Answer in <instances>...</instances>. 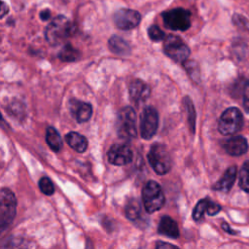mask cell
I'll list each match as a JSON object with an SVG mask.
<instances>
[{
  "mask_svg": "<svg viewBox=\"0 0 249 249\" xmlns=\"http://www.w3.org/2000/svg\"><path fill=\"white\" fill-rule=\"evenodd\" d=\"M243 93V107L247 113H249V82L244 85L242 89Z\"/></svg>",
  "mask_w": 249,
  "mask_h": 249,
  "instance_id": "83f0119b",
  "label": "cell"
},
{
  "mask_svg": "<svg viewBox=\"0 0 249 249\" xmlns=\"http://www.w3.org/2000/svg\"><path fill=\"white\" fill-rule=\"evenodd\" d=\"M80 56H81L80 52L69 44L63 46V48L58 53L59 59L62 61H66V62L76 61L77 59L80 58Z\"/></svg>",
  "mask_w": 249,
  "mask_h": 249,
  "instance_id": "7402d4cb",
  "label": "cell"
},
{
  "mask_svg": "<svg viewBox=\"0 0 249 249\" xmlns=\"http://www.w3.org/2000/svg\"><path fill=\"white\" fill-rule=\"evenodd\" d=\"M159 115L153 107L144 109L140 117V134L144 139H151L157 132Z\"/></svg>",
  "mask_w": 249,
  "mask_h": 249,
  "instance_id": "9c48e42d",
  "label": "cell"
},
{
  "mask_svg": "<svg viewBox=\"0 0 249 249\" xmlns=\"http://www.w3.org/2000/svg\"><path fill=\"white\" fill-rule=\"evenodd\" d=\"M220 210H221V206L218 203L210 201L209 207H208V210H207V214L210 215V216H213V215H216L217 213H219Z\"/></svg>",
  "mask_w": 249,
  "mask_h": 249,
  "instance_id": "f1b7e54d",
  "label": "cell"
},
{
  "mask_svg": "<svg viewBox=\"0 0 249 249\" xmlns=\"http://www.w3.org/2000/svg\"><path fill=\"white\" fill-rule=\"evenodd\" d=\"M129 96L135 104L145 102L150 96L149 86L141 80H134L129 85Z\"/></svg>",
  "mask_w": 249,
  "mask_h": 249,
  "instance_id": "4fadbf2b",
  "label": "cell"
},
{
  "mask_svg": "<svg viewBox=\"0 0 249 249\" xmlns=\"http://www.w3.org/2000/svg\"><path fill=\"white\" fill-rule=\"evenodd\" d=\"M16 213L17 199L14 193L7 188H2L0 191V227L2 231L12 224Z\"/></svg>",
  "mask_w": 249,
  "mask_h": 249,
  "instance_id": "5b68a950",
  "label": "cell"
},
{
  "mask_svg": "<svg viewBox=\"0 0 249 249\" xmlns=\"http://www.w3.org/2000/svg\"><path fill=\"white\" fill-rule=\"evenodd\" d=\"M124 213H125V216L131 221H136L140 219L142 211H141V205L139 201L135 198L130 199L124 207Z\"/></svg>",
  "mask_w": 249,
  "mask_h": 249,
  "instance_id": "44dd1931",
  "label": "cell"
},
{
  "mask_svg": "<svg viewBox=\"0 0 249 249\" xmlns=\"http://www.w3.org/2000/svg\"><path fill=\"white\" fill-rule=\"evenodd\" d=\"M108 46L111 52L119 55H126L130 53V47L126 41L119 36H112L108 41Z\"/></svg>",
  "mask_w": 249,
  "mask_h": 249,
  "instance_id": "ac0fdd59",
  "label": "cell"
},
{
  "mask_svg": "<svg viewBox=\"0 0 249 249\" xmlns=\"http://www.w3.org/2000/svg\"><path fill=\"white\" fill-rule=\"evenodd\" d=\"M136 113L130 106L123 108L117 118V131L120 137L126 140L136 137Z\"/></svg>",
  "mask_w": 249,
  "mask_h": 249,
  "instance_id": "277c9868",
  "label": "cell"
},
{
  "mask_svg": "<svg viewBox=\"0 0 249 249\" xmlns=\"http://www.w3.org/2000/svg\"><path fill=\"white\" fill-rule=\"evenodd\" d=\"M164 195L161 187L156 181H148L142 189V201L148 213L159 211L164 204Z\"/></svg>",
  "mask_w": 249,
  "mask_h": 249,
  "instance_id": "7a4b0ae2",
  "label": "cell"
},
{
  "mask_svg": "<svg viewBox=\"0 0 249 249\" xmlns=\"http://www.w3.org/2000/svg\"><path fill=\"white\" fill-rule=\"evenodd\" d=\"M46 141L49 147L54 152H59L62 148L61 137L57 130L53 126H49L46 130Z\"/></svg>",
  "mask_w": 249,
  "mask_h": 249,
  "instance_id": "ffe728a7",
  "label": "cell"
},
{
  "mask_svg": "<svg viewBox=\"0 0 249 249\" xmlns=\"http://www.w3.org/2000/svg\"><path fill=\"white\" fill-rule=\"evenodd\" d=\"M40 18L42 20H48L51 18V12L49 10H43L40 13Z\"/></svg>",
  "mask_w": 249,
  "mask_h": 249,
  "instance_id": "4dcf8cb0",
  "label": "cell"
},
{
  "mask_svg": "<svg viewBox=\"0 0 249 249\" xmlns=\"http://www.w3.org/2000/svg\"><path fill=\"white\" fill-rule=\"evenodd\" d=\"M148 161L159 175L166 174L171 168V159L166 147L160 143L152 145L148 153Z\"/></svg>",
  "mask_w": 249,
  "mask_h": 249,
  "instance_id": "3957f363",
  "label": "cell"
},
{
  "mask_svg": "<svg viewBox=\"0 0 249 249\" xmlns=\"http://www.w3.org/2000/svg\"><path fill=\"white\" fill-rule=\"evenodd\" d=\"M158 231L160 234H162L164 236H167L169 238H177L179 236V228L178 225L176 223L175 220H173L171 217L169 216H162L160 224H159V228H158Z\"/></svg>",
  "mask_w": 249,
  "mask_h": 249,
  "instance_id": "2e32d148",
  "label": "cell"
},
{
  "mask_svg": "<svg viewBox=\"0 0 249 249\" xmlns=\"http://www.w3.org/2000/svg\"><path fill=\"white\" fill-rule=\"evenodd\" d=\"M236 173H237V170H236V167L234 165L229 167L225 173L223 174V176L214 184L213 186V190L215 191H220V192H229L234 181H235V178H236Z\"/></svg>",
  "mask_w": 249,
  "mask_h": 249,
  "instance_id": "9a60e30c",
  "label": "cell"
},
{
  "mask_svg": "<svg viewBox=\"0 0 249 249\" xmlns=\"http://www.w3.org/2000/svg\"><path fill=\"white\" fill-rule=\"evenodd\" d=\"M223 147L229 155L236 157V156H241L244 153H246V151L248 149V144L244 137L234 136L230 139H227L224 142Z\"/></svg>",
  "mask_w": 249,
  "mask_h": 249,
  "instance_id": "5bb4252c",
  "label": "cell"
},
{
  "mask_svg": "<svg viewBox=\"0 0 249 249\" xmlns=\"http://www.w3.org/2000/svg\"><path fill=\"white\" fill-rule=\"evenodd\" d=\"M184 102H185L186 110L188 112V121H189L190 128H191L192 132H195V127H196V111H195V107L193 105L192 100L188 96H186L184 98Z\"/></svg>",
  "mask_w": 249,
  "mask_h": 249,
  "instance_id": "d4e9b609",
  "label": "cell"
},
{
  "mask_svg": "<svg viewBox=\"0 0 249 249\" xmlns=\"http://www.w3.org/2000/svg\"><path fill=\"white\" fill-rule=\"evenodd\" d=\"M163 52L167 56L177 62H184L190 55L189 47L183 40L175 35H168L163 42Z\"/></svg>",
  "mask_w": 249,
  "mask_h": 249,
  "instance_id": "ba28073f",
  "label": "cell"
},
{
  "mask_svg": "<svg viewBox=\"0 0 249 249\" xmlns=\"http://www.w3.org/2000/svg\"><path fill=\"white\" fill-rule=\"evenodd\" d=\"M239 186L249 194V160L245 161L239 171Z\"/></svg>",
  "mask_w": 249,
  "mask_h": 249,
  "instance_id": "cb8c5ba5",
  "label": "cell"
},
{
  "mask_svg": "<svg viewBox=\"0 0 249 249\" xmlns=\"http://www.w3.org/2000/svg\"><path fill=\"white\" fill-rule=\"evenodd\" d=\"M243 124V117L239 109L231 107L225 110L218 123V129L224 135H231L239 131Z\"/></svg>",
  "mask_w": 249,
  "mask_h": 249,
  "instance_id": "8992f818",
  "label": "cell"
},
{
  "mask_svg": "<svg viewBox=\"0 0 249 249\" xmlns=\"http://www.w3.org/2000/svg\"><path fill=\"white\" fill-rule=\"evenodd\" d=\"M73 30L72 23L64 16H57L47 26L46 39L52 46H56L63 43Z\"/></svg>",
  "mask_w": 249,
  "mask_h": 249,
  "instance_id": "6da1fadb",
  "label": "cell"
},
{
  "mask_svg": "<svg viewBox=\"0 0 249 249\" xmlns=\"http://www.w3.org/2000/svg\"><path fill=\"white\" fill-rule=\"evenodd\" d=\"M1 249H33L32 243L25 238L12 236L7 238L1 246Z\"/></svg>",
  "mask_w": 249,
  "mask_h": 249,
  "instance_id": "d6986e66",
  "label": "cell"
},
{
  "mask_svg": "<svg viewBox=\"0 0 249 249\" xmlns=\"http://www.w3.org/2000/svg\"><path fill=\"white\" fill-rule=\"evenodd\" d=\"M65 140L67 144L76 152L83 153L88 148V140L85 136L78 132H69L65 136Z\"/></svg>",
  "mask_w": 249,
  "mask_h": 249,
  "instance_id": "e0dca14e",
  "label": "cell"
},
{
  "mask_svg": "<svg viewBox=\"0 0 249 249\" xmlns=\"http://www.w3.org/2000/svg\"><path fill=\"white\" fill-rule=\"evenodd\" d=\"M108 161L114 165H125L132 160V151L126 144H114L107 154Z\"/></svg>",
  "mask_w": 249,
  "mask_h": 249,
  "instance_id": "8fae6325",
  "label": "cell"
},
{
  "mask_svg": "<svg viewBox=\"0 0 249 249\" xmlns=\"http://www.w3.org/2000/svg\"><path fill=\"white\" fill-rule=\"evenodd\" d=\"M210 201L211 200L208 198H203L196 203L193 211V218L195 221H199L203 217L204 213H207Z\"/></svg>",
  "mask_w": 249,
  "mask_h": 249,
  "instance_id": "603a6c76",
  "label": "cell"
},
{
  "mask_svg": "<svg viewBox=\"0 0 249 249\" xmlns=\"http://www.w3.org/2000/svg\"><path fill=\"white\" fill-rule=\"evenodd\" d=\"M222 229H223L225 231H227L228 233H231V234H235V233H236V231H233V230H231V227H230L227 223H223V224H222Z\"/></svg>",
  "mask_w": 249,
  "mask_h": 249,
  "instance_id": "1f68e13d",
  "label": "cell"
},
{
  "mask_svg": "<svg viewBox=\"0 0 249 249\" xmlns=\"http://www.w3.org/2000/svg\"><path fill=\"white\" fill-rule=\"evenodd\" d=\"M165 27L171 30H187L191 26V13L183 8H175L161 15Z\"/></svg>",
  "mask_w": 249,
  "mask_h": 249,
  "instance_id": "52a82bcc",
  "label": "cell"
},
{
  "mask_svg": "<svg viewBox=\"0 0 249 249\" xmlns=\"http://www.w3.org/2000/svg\"><path fill=\"white\" fill-rule=\"evenodd\" d=\"M69 109L72 116L79 123H85L89 120L92 113V108L89 103H86L77 99H71Z\"/></svg>",
  "mask_w": 249,
  "mask_h": 249,
  "instance_id": "7c38bea8",
  "label": "cell"
},
{
  "mask_svg": "<svg viewBox=\"0 0 249 249\" xmlns=\"http://www.w3.org/2000/svg\"><path fill=\"white\" fill-rule=\"evenodd\" d=\"M155 249H179L177 246L168 243V242H163V241H160L157 243L156 248Z\"/></svg>",
  "mask_w": 249,
  "mask_h": 249,
  "instance_id": "f546056e",
  "label": "cell"
},
{
  "mask_svg": "<svg viewBox=\"0 0 249 249\" xmlns=\"http://www.w3.org/2000/svg\"><path fill=\"white\" fill-rule=\"evenodd\" d=\"M8 10H9V8L6 5V3L2 2V4H1V18H4V16L7 14Z\"/></svg>",
  "mask_w": 249,
  "mask_h": 249,
  "instance_id": "d6a6232c",
  "label": "cell"
},
{
  "mask_svg": "<svg viewBox=\"0 0 249 249\" xmlns=\"http://www.w3.org/2000/svg\"><path fill=\"white\" fill-rule=\"evenodd\" d=\"M148 35L150 37V39L152 41H155V42H159V41H161L163 39H165V34L164 32L157 25H151L148 29Z\"/></svg>",
  "mask_w": 249,
  "mask_h": 249,
  "instance_id": "4316f807",
  "label": "cell"
},
{
  "mask_svg": "<svg viewBox=\"0 0 249 249\" xmlns=\"http://www.w3.org/2000/svg\"><path fill=\"white\" fill-rule=\"evenodd\" d=\"M140 20V14L131 9H120L114 15V22L116 26L123 30H129L136 27Z\"/></svg>",
  "mask_w": 249,
  "mask_h": 249,
  "instance_id": "30bf717a",
  "label": "cell"
},
{
  "mask_svg": "<svg viewBox=\"0 0 249 249\" xmlns=\"http://www.w3.org/2000/svg\"><path fill=\"white\" fill-rule=\"evenodd\" d=\"M39 188L41 190V192L47 196H52L54 193V187L53 182L51 181L50 178L48 177H42L39 180Z\"/></svg>",
  "mask_w": 249,
  "mask_h": 249,
  "instance_id": "484cf974",
  "label": "cell"
}]
</instances>
